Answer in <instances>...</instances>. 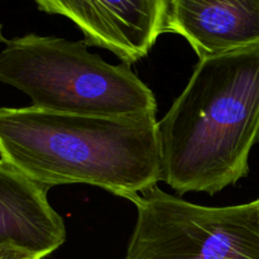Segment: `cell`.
Returning <instances> with one entry per match:
<instances>
[{"label": "cell", "mask_w": 259, "mask_h": 259, "mask_svg": "<svg viewBox=\"0 0 259 259\" xmlns=\"http://www.w3.org/2000/svg\"><path fill=\"white\" fill-rule=\"evenodd\" d=\"M164 33L189 42L199 60L259 43V0H168Z\"/></svg>", "instance_id": "obj_7"}, {"label": "cell", "mask_w": 259, "mask_h": 259, "mask_svg": "<svg viewBox=\"0 0 259 259\" xmlns=\"http://www.w3.org/2000/svg\"><path fill=\"white\" fill-rule=\"evenodd\" d=\"M129 201L137 223L125 259H259L258 200L206 207L156 186Z\"/></svg>", "instance_id": "obj_4"}, {"label": "cell", "mask_w": 259, "mask_h": 259, "mask_svg": "<svg viewBox=\"0 0 259 259\" xmlns=\"http://www.w3.org/2000/svg\"><path fill=\"white\" fill-rule=\"evenodd\" d=\"M156 116L0 108V159L47 187L91 185L131 200L162 181Z\"/></svg>", "instance_id": "obj_1"}, {"label": "cell", "mask_w": 259, "mask_h": 259, "mask_svg": "<svg viewBox=\"0 0 259 259\" xmlns=\"http://www.w3.org/2000/svg\"><path fill=\"white\" fill-rule=\"evenodd\" d=\"M0 82L29 96L32 106L88 116H149L154 94L128 65H110L83 42L29 33L5 43Z\"/></svg>", "instance_id": "obj_3"}, {"label": "cell", "mask_w": 259, "mask_h": 259, "mask_svg": "<svg viewBox=\"0 0 259 259\" xmlns=\"http://www.w3.org/2000/svg\"><path fill=\"white\" fill-rule=\"evenodd\" d=\"M48 191L0 159V250L43 259L65 243L66 227Z\"/></svg>", "instance_id": "obj_6"}, {"label": "cell", "mask_w": 259, "mask_h": 259, "mask_svg": "<svg viewBox=\"0 0 259 259\" xmlns=\"http://www.w3.org/2000/svg\"><path fill=\"white\" fill-rule=\"evenodd\" d=\"M0 42H5V43L8 42V40L5 39V37H4V30H3L2 23H0Z\"/></svg>", "instance_id": "obj_9"}, {"label": "cell", "mask_w": 259, "mask_h": 259, "mask_svg": "<svg viewBox=\"0 0 259 259\" xmlns=\"http://www.w3.org/2000/svg\"><path fill=\"white\" fill-rule=\"evenodd\" d=\"M258 205H259V199H258Z\"/></svg>", "instance_id": "obj_10"}, {"label": "cell", "mask_w": 259, "mask_h": 259, "mask_svg": "<svg viewBox=\"0 0 259 259\" xmlns=\"http://www.w3.org/2000/svg\"><path fill=\"white\" fill-rule=\"evenodd\" d=\"M157 129L162 181L180 196L244 179L259 141V43L200 60Z\"/></svg>", "instance_id": "obj_2"}, {"label": "cell", "mask_w": 259, "mask_h": 259, "mask_svg": "<svg viewBox=\"0 0 259 259\" xmlns=\"http://www.w3.org/2000/svg\"><path fill=\"white\" fill-rule=\"evenodd\" d=\"M35 4L40 12L75 23L88 47L109 50L129 66L146 57L164 33L168 0H38Z\"/></svg>", "instance_id": "obj_5"}, {"label": "cell", "mask_w": 259, "mask_h": 259, "mask_svg": "<svg viewBox=\"0 0 259 259\" xmlns=\"http://www.w3.org/2000/svg\"><path fill=\"white\" fill-rule=\"evenodd\" d=\"M0 259H40L28 257V255L20 254L17 252H10V250H0Z\"/></svg>", "instance_id": "obj_8"}]
</instances>
